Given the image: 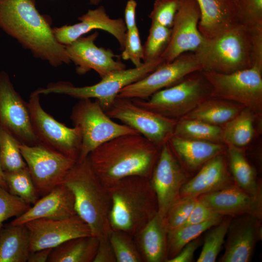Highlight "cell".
I'll use <instances>...</instances> for the list:
<instances>
[{"label":"cell","mask_w":262,"mask_h":262,"mask_svg":"<svg viewBox=\"0 0 262 262\" xmlns=\"http://www.w3.org/2000/svg\"><path fill=\"white\" fill-rule=\"evenodd\" d=\"M52 248H46L34 252H30L28 261V262H46Z\"/></svg>","instance_id":"49"},{"label":"cell","mask_w":262,"mask_h":262,"mask_svg":"<svg viewBox=\"0 0 262 262\" xmlns=\"http://www.w3.org/2000/svg\"><path fill=\"white\" fill-rule=\"evenodd\" d=\"M98 245L93 235L70 239L52 249L48 262H93Z\"/></svg>","instance_id":"30"},{"label":"cell","mask_w":262,"mask_h":262,"mask_svg":"<svg viewBox=\"0 0 262 262\" xmlns=\"http://www.w3.org/2000/svg\"><path fill=\"white\" fill-rule=\"evenodd\" d=\"M30 235L25 224L0 228V262H26Z\"/></svg>","instance_id":"28"},{"label":"cell","mask_w":262,"mask_h":262,"mask_svg":"<svg viewBox=\"0 0 262 262\" xmlns=\"http://www.w3.org/2000/svg\"><path fill=\"white\" fill-rule=\"evenodd\" d=\"M0 185L8 191L7 186L5 180L4 172L1 169L0 165Z\"/></svg>","instance_id":"50"},{"label":"cell","mask_w":262,"mask_h":262,"mask_svg":"<svg viewBox=\"0 0 262 262\" xmlns=\"http://www.w3.org/2000/svg\"><path fill=\"white\" fill-rule=\"evenodd\" d=\"M108 238L116 262H143L132 235L123 231L112 229Z\"/></svg>","instance_id":"37"},{"label":"cell","mask_w":262,"mask_h":262,"mask_svg":"<svg viewBox=\"0 0 262 262\" xmlns=\"http://www.w3.org/2000/svg\"><path fill=\"white\" fill-rule=\"evenodd\" d=\"M201 71L230 73L252 66L249 30L238 24L212 38H205L193 52Z\"/></svg>","instance_id":"5"},{"label":"cell","mask_w":262,"mask_h":262,"mask_svg":"<svg viewBox=\"0 0 262 262\" xmlns=\"http://www.w3.org/2000/svg\"><path fill=\"white\" fill-rule=\"evenodd\" d=\"M78 19L80 22L76 24L52 28L54 37L60 44L67 46L93 30L98 29L113 35L123 49L127 32L124 21L121 18H110L103 6L89 10Z\"/></svg>","instance_id":"20"},{"label":"cell","mask_w":262,"mask_h":262,"mask_svg":"<svg viewBox=\"0 0 262 262\" xmlns=\"http://www.w3.org/2000/svg\"><path fill=\"white\" fill-rule=\"evenodd\" d=\"M201 71L211 86V97L238 103L262 116V66L228 74Z\"/></svg>","instance_id":"8"},{"label":"cell","mask_w":262,"mask_h":262,"mask_svg":"<svg viewBox=\"0 0 262 262\" xmlns=\"http://www.w3.org/2000/svg\"><path fill=\"white\" fill-rule=\"evenodd\" d=\"M30 207V204L0 185V228L5 221L21 215Z\"/></svg>","instance_id":"41"},{"label":"cell","mask_w":262,"mask_h":262,"mask_svg":"<svg viewBox=\"0 0 262 262\" xmlns=\"http://www.w3.org/2000/svg\"><path fill=\"white\" fill-rule=\"evenodd\" d=\"M211 88L201 71L153 94L147 100L133 98L137 105L167 118L178 120L211 97Z\"/></svg>","instance_id":"6"},{"label":"cell","mask_w":262,"mask_h":262,"mask_svg":"<svg viewBox=\"0 0 262 262\" xmlns=\"http://www.w3.org/2000/svg\"><path fill=\"white\" fill-rule=\"evenodd\" d=\"M8 191L29 204L38 199L32 177L27 167L18 170L4 172Z\"/></svg>","instance_id":"34"},{"label":"cell","mask_w":262,"mask_h":262,"mask_svg":"<svg viewBox=\"0 0 262 262\" xmlns=\"http://www.w3.org/2000/svg\"><path fill=\"white\" fill-rule=\"evenodd\" d=\"M244 108L238 103L210 97L181 118L196 119L221 126L234 118Z\"/></svg>","instance_id":"29"},{"label":"cell","mask_w":262,"mask_h":262,"mask_svg":"<svg viewBox=\"0 0 262 262\" xmlns=\"http://www.w3.org/2000/svg\"><path fill=\"white\" fill-rule=\"evenodd\" d=\"M224 216L219 215L201 223L183 225L168 230L167 261L175 257L188 243L199 237L202 233L219 223Z\"/></svg>","instance_id":"32"},{"label":"cell","mask_w":262,"mask_h":262,"mask_svg":"<svg viewBox=\"0 0 262 262\" xmlns=\"http://www.w3.org/2000/svg\"><path fill=\"white\" fill-rule=\"evenodd\" d=\"M62 183L73 193L76 213L88 225L92 235L98 239L108 237L112 230L109 221L110 196L88 158L77 161Z\"/></svg>","instance_id":"4"},{"label":"cell","mask_w":262,"mask_h":262,"mask_svg":"<svg viewBox=\"0 0 262 262\" xmlns=\"http://www.w3.org/2000/svg\"><path fill=\"white\" fill-rule=\"evenodd\" d=\"M171 28L151 22L149 34L143 46V63L160 58L170 38Z\"/></svg>","instance_id":"38"},{"label":"cell","mask_w":262,"mask_h":262,"mask_svg":"<svg viewBox=\"0 0 262 262\" xmlns=\"http://www.w3.org/2000/svg\"><path fill=\"white\" fill-rule=\"evenodd\" d=\"M36 90L28 102L32 129L39 144L77 162L82 147V134L76 127L69 128L47 113Z\"/></svg>","instance_id":"10"},{"label":"cell","mask_w":262,"mask_h":262,"mask_svg":"<svg viewBox=\"0 0 262 262\" xmlns=\"http://www.w3.org/2000/svg\"><path fill=\"white\" fill-rule=\"evenodd\" d=\"M226 155L234 183L250 195L262 199V181L242 148L227 145Z\"/></svg>","instance_id":"27"},{"label":"cell","mask_w":262,"mask_h":262,"mask_svg":"<svg viewBox=\"0 0 262 262\" xmlns=\"http://www.w3.org/2000/svg\"><path fill=\"white\" fill-rule=\"evenodd\" d=\"M197 199L223 216L248 214L262 218V199L250 195L235 183L200 195Z\"/></svg>","instance_id":"21"},{"label":"cell","mask_w":262,"mask_h":262,"mask_svg":"<svg viewBox=\"0 0 262 262\" xmlns=\"http://www.w3.org/2000/svg\"><path fill=\"white\" fill-rule=\"evenodd\" d=\"M255 117L251 111L244 108L222 127L224 144L240 148L247 145L254 136Z\"/></svg>","instance_id":"31"},{"label":"cell","mask_w":262,"mask_h":262,"mask_svg":"<svg viewBox=\"0 0 262 262\" xmlns=\"http://www.w3.org/2000/svg\"><path fill=\"white\" fill-rule=\"evenodd\" d=\"M262 218L251 214L232 217L221 262H249L262 239Z\"/></svg>","instance_id":"18"},{"label":"cell","mask_w":262,"mask_h":262,"mask_svg":"<svg viewBox=\"0 0 262 262\" xmlns=\"http://www.w3.org/2000/svg\"><path fill=\"white\" fill-rule=\"evenodd\" d=\"M200 11L196 0H181L171 28L169 42L161 56L164 62L173 61L186 52H194L205 38L198 25Z\"/></svg>","instance_id":"16"},{"label":"cell","mask_w":262,"mask_h":262,"mask_svg":"<svg viewBox=\"0 0 262 262\" xmlns=\"http://www.w3.org/2000/svg\"><path fill=\"white\" fill-rule=\"evenodd\" d=\"M200 11L198 30L206 39L216 37L239 24L235 0H196Z\"/></svg>","instance_id":"24"},{"label":"cell","mask_w":262,"mask_h":262,"mask_svg":"<svg viewBox=\"0 0 262 262\" xmlns=\"http://www.w3.org/2000/svg\"><path fill=\"white\" fill-rule=\"evenodd\" d=\"M191 177L181 165L168 142L163 144L149 178L157 197L158 213L161 217L164 218L170 206L180 197L182 187Z\"/></svg>","instance_id":"15"},{"label":"cell","mask_w":262,"mask_h":262,"mask_svg":"<svg viewBox=\"0 0 262 262\" xmlns=\"http://www.w3.org/2000/svg\"><path fill=\"white\" fill-rule=\"evenodd\" d=\"M74 127L82 134V147L79 159L87 158L94 149L117 136L139 133L129 126L113 120L96 99H80L73 106L70 116Z\"/></svg>","instance_id":"9"},{"label":"cell","mask_w":262,"mask_h":262,"mask_svg":"<svg viewBox=\"0 0 262 262\" xmlns=\"http://www.w3.org/2000/svg\"><path fill=\"white\" fill-rule=\"evenodd\" d=\"M219 215H222L197 199L189 217L182 226L201 223Z\"/></svg>","instance_id":"44"},{"label":"cell","mask_w":262,"mask_h":262,"mask_svg":"<svg viewBox=\"0 0 262 262\" xmlns=\"http://www.w3.org/2000/svg\"><path fill=\"white\" fill-rule=\"evenodd\" d=\"M93 262H116L108 237L98 239V245Z\"/></svg>","instance_id":"46"},{"label":"cell","mask_w":262,"mask_h":262,"mask_svg":"<svg viewBox=\"0 0 262 262\" xmlns=\"http://www.w3.org/2000/svg\"><path fill=\"white\" fill-rule=\"evenodd\" d=\"M164 62L160 57L143 63L139 67L118 70L90 86L75 87L69 82H59L49 83L46 88H39L36 90L40 95L54 93L65 94L79 99L95 98L106 111L123 88L147 75Z\"/></svg>","instance_id":"7"},{"label":"cell","mask_w":262,"mask_h":262,"mask_svg":"<svg viewBox=\"0 0 262 262\" xmlns=\"http://www.w3.org/2000/svg\"><path fill=\"white\" fill-rule=\"evenodd\" d=\"M238 23L248 28L262 26V0H235Z\"/></svg>","instance_id":"40"},{"label":"cell","mask_w":262,"mask_h":262,"mask_svg":"<svg viewBox=\"0 0 262 262\" xmlns=\"http://www.w3.org/2000/svg\"><path fill=\"white\" fill-rule=\"evenodd\" d=\"M51 19L41 14L35 0H0V28L33 56L57 67L71 61L55 39Z\"/></svg>","instance_id":"1"},{"label":"cell","mask_w":262,"mask_h":262,"mask_svg":"<svg viewBox=\"0 0 262 262\" xmlns=\"http://www.w3.org/2000/svg\"><path fill=\"white\" fill-rule=\"evenodd\" d=\"M76 214L74 195L66 185L61 183L38 199L33 207L16 217L10 224L23 225L43 218L65 219Z\"/></svg>","instance_id":"23"},{"label":"cell","mask_w":262,"mask_h":262,"mask_svg":"<svg viewBox=\"0 0 262 262\" xmlns=\"http://www.w3.org/2000/svg\"><path fill=\"white\" fill-rule=\"evenodd\" d=\"M111 201L109 216L112 230L133 236L157 213V197L149 178H123L107 187Z\"/></svg>","instance_id":"3"},{"label":"cell","mask_w":262,"mask_h":262,"mask_svg":"<svg viewBox=\"0 0 262 262\" xmlns=\"http://www.w3.org/2000/svg\"><path fill=\"white\" fill-rule=\"evenodd\" d=\"M234 183L229 171L226 151L207 162L183 185L180 196H198L221 189Z\"/></svg>","instance_id":"22"},{"label":"cell","mask_w":262,"mask_h":262,"mask_svg":"<svg viewBox=\"0 0 262 262\" xmlns=\"http://www.w3.org/2000/svg\"><path fill=\"white\" fill-rule=\"evenodd\" d=\"M197 197H180L169 208L164 218L167 231L182 226L189 217Z\"/></svg>","instance_id":"39"},{"label":"cell","mask_w":262,"mask_h":262,"mask_svg":"<svg viewBox=\"0 0 262 262\" xmlns=\"http://www.w3.org/2000/svg\"><path fill=\"white\" fill-rule=\"evenodd\" d=\"M19 148L39 196H45L61 184L77 162L40 144H20Z\"/></svg>","instance_id":"12"},{"label":"cell","mask_w":262,"mask_h":262,"mask_svg":"<svg viewBox=\"0 0 262 262\" xmlns=\"http://www.w3.org/2000/svg\"><path fill=\"white\" fill-rule=\"evenodd\" d=\"M0 127L19 144H39L32 129L28 102L16 90L4 71L0 72Z\"/></svg>","instance_id":"14"},{"label":"cell","mask_w":262,"mask_h":262,"mask_svg":"<svg viewBox=\"0 0 262 262\" xmlns=\"http://www.w3.org/2000/svg\"><path fill=\"white\" fill-rule=\"evenodd\" d=\"M181 0H155L149 17L151 22L171 28Z\"/></svg>","instance_id":"42"},{"label":"cell","mask_w":262,"mask_h":262,"mask_svg":"<svg viewBox=\"0 0 262 262\" xmlns=\"http://www.w3.org/2000/svg\"><path fill=\"white\" fill-rule=\"evenodd\" d=\"M121 56L124 60H130L135 67L141 66L143 63V46L141 42L137 27L127 31L126 39Z\"/></svg>","instance_id":"43"},{"label":"cell","mask_w":262,"mask_h":262,"mask_svg":"<svg viewBox=\"0 0 262 262\" xmlns=\"http://www.w3.org/2000/svg\"><path fill=\"white\" fill-rule=\"evenodd\" d=\"M89 1L90 4L97 5L100 3L101 0H89Z\"/></svg>","instance_id":"51"},{"label":"cell","mask_w":262,"mask_h":262,"mask_svg":"<svg viewBox=\"0 0 262 262\" xmlns=\"http://www.w3.org/2000/svg\"><path fill=\"white\" fill-rule=\"evenodd\" d=\"M248 29L251 37L252 66H262V26Z\"/></svg>","instance_id":"45"},{"label":"cell","mask_w":262,"mask_h":262,"mask_svg":"<svg viewBox=\"0 0 262 262\" xmlns=\"http://www.w3.org/2000/svg\"><path fill=\"white\" fill-rule=\"evenodd\" d=\"M105 112L112 119L120 120L160 147L173 135L178 121L143 108L131 99L124 98L116 97Z\"/></svg>","instance_id":"11"},{"label":"cell","mask_w":262,"mask_h":262,"mask_svg":"<svg viewBox=\"0 0 262 262\" xmlns=\"http://www.w3.org/2000/svg\"><path fill=\"white\" fill-rule=\"evenodd\" d=\"M19 144L11 134L0 127V165L4 172L27 167Z\"/></svg>","instance_id":"36"},{"label":"cell","mask_w":262,"mask_h":262,"mask_svg":"<svg viewBox=\"0 0 262 262\" xmlns=\"http://www.w3.org/2000/svg\"><path fill=\"white\" fill-rule=\"evenodd\" d=\"M168 143L175 157L190 174L197 171L215 156L225 152L227 145L223 143L183 138L173 135Z\"/></svg>","instance_id":"25"},{"label":"cell","mask_w":262,"mask_h":262,"mask_svg":"<svg viewBox=\"0 0 262 262\" xmlns=\"http://www.w3.org/2000/svg\"><path fill=\"white\" fill-rule=\"evenodd\" d=\"M137 2L135 0H129L126 5L124 11V22L127 31L136 27V9Z\"/></svg>","instance_id":"48"},{"label":"cell","mask_w":262,"mask_h":262,"mask_svg":"<svg viewBox=\"0 0 262 262\" xmlns=\"http://www.w3.org/2000/svg\"><path fill=\"white\" fill-rule=\"evenodd\" d=\"M167 231L157 213L133 236L143 262H166Z\"/></svg>","instance_id":"26"},{"label":"cell","mask_w":262,"mask_h":262,"mask_svg":"<svg viewBox=\"0 0 262 262\" xmlns=\"http://www.w3.org/2000/svg\"><path fill=\"white\" fill-rule=\"evenodd\" d=\"M173 135L189 139L224 144L221 126L196 119H178Z\"/></svg>","instance_id":"33"},{"label":"cell","mask_w":262,"mask_h":262,"mask_svg":"<svg viewBox=\"0 0 262 262\" xmlns=\"http://www.w3.org/2000/svg\"><path fill=\"white\" fill-rule=\"evenodd\" d=\"M201 240L199 237L186 244L180 252L174 258L168 260L167 262H192L194 254L199 246Z\"/></svg>","instance_id":"47"},{"label":"cell","mask_w":262,"mask_h":262,"mask_svg":"<svg viewBox=\"0 0 262 262\" xmlns=\"http://www.w3.org/2000/svg\"><path fill=\"white\" fill-rule=\"evenodd\" d=\"M98 35V32L86 36H81L66 49L71 62L75 65L76 71L83 75L94 70L101 79L115 71L126 68L122 62L115 60L116 55L110 49L98 47L95 41Z\"/></svg>","instance_id":"19"},{"label":"cell","mask_w":262,"mask_h":262,"mask_svg":"<svg viewBox=\"0 0 262 262\" xmlns=\"http://www.w3.org/2000/svg\"><path fill=\"white\" fill-rule=\"evenodd\" d=\"M161 147L140 133L126 134L104 143L87 157L98 179L107 188L130 176L149 178Z\"/></svg>","instance_id":"2"},{"label":"cell","mask_w":262,"mask_h":262,"mask_svg":"<svg viewBox=\"0 0 262 262\" xmlns=\"http://www.w3.org/2000/svg\"><path fill=\"white\" fill-rule=\"evenodd\" d=\"M198 71H201V67L194 53L186 52L171 62H164L147 75L125 87L116 97L146 100Z\"/></svg>","instance_id":"13"},{"label":"cell","mask_w":262,"mask_h":262,"mask_svg":"<svg viewBox=\"0 0 262 262\" xmlns=\"http://www.w3.org/2000/svg\"><path fill=\"white\" fill-rule=\"evenodd\" d=\"M30 235V252L53 248L70 239L92 235L88 225L77 214L53 219L39 218L25 224Z\"/></svg>","instance_id":"17"},{"label":"cell","mask_w":262,"mask_h":262,"mask_svg":"<svg viewBox=\"0 0 262 262\" xmlns=\"http://www.w3.org/2000/svg\"><path fill=\"white\" fill-rule=\"evenodd\" d=\"M231 218V216H225L219 223L209 229L197 262H215L224 245Z\"/></svg>","instance_id":"35"}]
</instances>
